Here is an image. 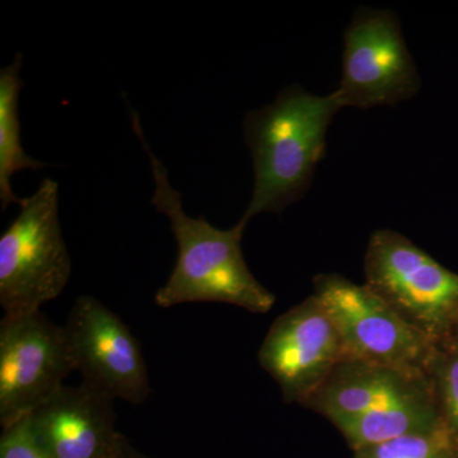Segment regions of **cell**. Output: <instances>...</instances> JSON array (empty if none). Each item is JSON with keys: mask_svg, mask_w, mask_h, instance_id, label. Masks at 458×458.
Listing matches in <instances>:
<instances>
[{"mask_svg": "<svg viewBox=\"0 0 458 458\" xmlns=\"http://www.w3.org/2000/svg\"><path fill=\"white\" fill-rule=\"evenodd\" d=\"M131 111L132 129L143 144L155 177L152 204L170 221L177 242V260L170 278L157 291L156 304L162 309L183 303L233 304L254 313H267L276 295L255 278L242 254L246 223L219 229L203 216L192 218L183 210L182 199L171 185L167 168L157 158L141 131L140 117Z\"/></svg>", "mask_w": 458, "mask_h": 458, "instance_id": "cell-1", "label": "cell"}, {"mask_svg": "<svg viewBox=\"0 0 458 458\" xmlns=\"http://www.w3.org/2000/svg\"><path fill=\"white\" fill-rule=\"evenodd\" d=\"M342 108L335 92L316 96L291 86L273 104L246 114L243 132L255 183L241 222L283 212L304 197L324 158L328 126Z\"/></svg>", "mask_w": 458, "mask_h": 458, "instance_id": "cell-2", "label": "cell"}, {"mask_svg": "<svg viewBox=\"0 0 458 458\" xmlns=\"http://www.w3.org/2000/svg\"><path fill=\"white\" fill-rule=\"evenodd\" d=\"M72 261L59 221V185L45 179L0 237L4 315L40 311L68 284Z\"/></svg>", "mask_w": 458, "mask_h": 458, "instance_id": "cell-3", "label": "cell"}, {"mask_svg": "<svg viewBox=\"0 0 458 458\" xmlns=\"http://www.w3.org/2000/svg\"><path fill=\"white\" fill-rule=\"evenodd\" d=\"M364 284L433 344L454 333L458 325V274L408 237L391 229L373 232L364 255Z\"/></svg>", "mask_w": 458, "mask_h": 458, "instance_id": "cell-4", "label": "cell"}, {"mask_svg": "<svg viewBox=\"0 0 458 458\" xmlns=\"http://www.w3.org/2000/svg\"><path fill=\"white\" fill-rule=\"evenodd\" d=\"M313 288L342 336L346 360L427 375L436 344L409 327L369 285L339 274H318Z\"/></svg>", "mask_w": 458, "mask_h": 458, "instance_id": "cell-5", "label": "cell"}, {"mask_svg": "<svg viewBox=\"0 0 458 458\" xmlns=\"http://www.w3.org/2000/svg\"><path fill=\"white\" fill-rule=\"evenodd\" d=\"M420 86L399 17L388 9H358L344 33L342 80L334 90L343 108L394 106Z\"/></svg>", "mask_w": 458, "mask_h": 458, "instance_id": "cell-6", "label": "cell"}, {"mask_svg": "<svg viewBox=\"0 0 458 458\" xmlns=\"http://www.w3.org/2000/svg\"><path fill=\"white\" fill-rule=\"evenodd\" d=\"M73 370L63 327L44 313L4 315L0 322V424L25 420L64 386Z\"/></svg>", "mask_w": 458, "mask_h": 458, "instance_id": "cell-7", "label": "cell"}, {"mask_svg": "<svg viewBox=\"0 0 458 458\" xmlns=\"http://www.w3.org/2000/svg\"><path fill=\"white\" fill-rule=\"evenodd\" d=\"M63 331L72 366L82 376V384L132 405L149 397V376L140 344L101 301L81 295Z\"/></svg>", "mask_w": 458, "mask_h": 458, "instance_id": "cell-8", "label": "cell"}, {"mask_svg": "<svg viewBox=\"0 0 458 458\" xmlns=\"http://www.w3.org/2000/svg\"><path fill=\"white\" fill-rule=\"evenodd\" d=\"M346 358L335 324L313 294L273 322L259 351L285 403L301 406Z\"/></svg>", "mask_w": 458, "mask_h": 458, "instance_id": "cell-9", "label": "cell"}, {"mask_svg": "<svg viewBox=\"0 0 458 458\" xmlns=\"http://www.w3.org/2000/svg\"><path fill=\"white\" fill-rule=\"evenodd\" d=\"M26 419L49 458H114L125 439L116 428L114 400L84 384L63 386Z\"/></svg>", "mask_w": 458, "mask_h": 458, "instance_id": "cell-10", "label": "cell"}, {"mask_svg": "<svg viewBox=\"0 0 458 458\" xmlns=\"http://www.w3.org/2000/svg\"><path fill=\"white\" fill-rule=\"evenodd\" d=\"M436 400L427 375L378 366L357 360H343L303 408L334 420Z\"/></svg>", "mask_w": 458, "mask_h": 458, "instance_id": "cell-11", "label": "cell"}, {"mask_svg": "<svg viewBox=\"0 0 458 458\" xmlns=\"http://www.w3.org/2000/svg\"><path fill=\"white\" fill-rule=\"evenodd\" d=\"M331 424L342 433L352 452L445 427L436 400L337 419Z\"/></svg>", "mask_w": 458, "mask_h": 458, "instance_id": "cell-12", "label": "cell"}, {"mask_svg": "<svg viewBox=\"0 0 458 458\" xmlns=\"http://www.w3.org/2000/svg\"><path fill=\"white\" fill-rule=\"evenodd\" d=\"M22 54L0 69V203L7 210L11 204H22L12 189L11 179L23 170H41L47 164L27 155L21 144L20 92L22 89Z\"/></svg>", "mask_w": 458, "mask_h": 458, "instance_id": "cell-13", "label": "cell"}, {"mask_svg": "<svg viewBox=\"0 0 458 458\" xmlns=\"http://www.w3.org/2000/svg\"><path fill=\"white\" fill-rule=\"evenodd\" d=\"M427 375L443 426L458 441V343L454 336L434 345Z\"/></svg>", "mask_w": 458, "mask_h": 458, "instance_id": "cell-14", "label": "cell"}, {"mask_svg": "<svg viewBox=\"0 0 458 458\" xmlns=\"http://www.w3.org/2000/svg\"><path fill=\"white\" fill-rule=\"evenodd\" d=\"M352 458H458V441L441 427L361 448Z\"/></svg>", "mask_w": 458, "mask_h": 458, "instance_id": "cell-15", "label": "cell"}, {"mask_svg": "<svg viewBox=\"0 0 458 458\" xmlns=\"http://www.w3.org/2000/svg\"><path fill=\"white\" fill-rule=\"evenodd\" d=\"M0 458H49L30 432L27 419L3 429L0 437Z\"/></svg>", "mask_w": 458, "mask_h": 458, "instance_id": "cell-16", "label": "cell"}, {"mask_svg": "<svg viewBox=\"0 0 458 458\" xmlns=\"http://www.w3.org/2000/svg\"><path fill=\"white\" fill-rule=\"evenodd\" d=\"M114 458H152L149 456H147V454H141L140 451H138L137 448L132 447V445L131 442H129V439L126 438L123 439L122 443V447H120V450L117 451L116 456Z\"/></svg>", "mask_w": 458, "mask_h": 458, "instance_id": "cell-17", "label": "cell"}, {"mask_svg": "<svg viewBox=\"0 0 458 458\" xmlns=\"http://www.w3.org/2000/svg\"><path fill=\"white\" fill-rule=\"evenodd\" d=\"M452 336H454V339L458 343V325L456 327H454V333H452Z\"/></svg>", "mask_w": 458, "mask_h": 458, "instance_id": "cell-18", "label": "cell"}]
</instances>
